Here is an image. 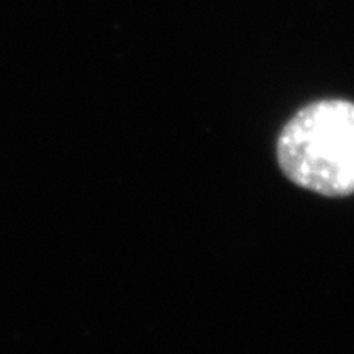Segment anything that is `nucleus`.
Segmentation results:
<instances>
[{"mask_svg":"<svg viewBox=\"0 0 354 354\" xmlns=\"http://www.w3.org/2000/svg\"><path fill=\"white\" fill-rule=\"evenodd\" d=\"M287 179L325 197L354 194V104L326 99L300 109L277 138Z\"/></svg>","mask_w":354,"mask_h":354,"instance_id":"obj_1","label":"nucleus"}]
</instances>
